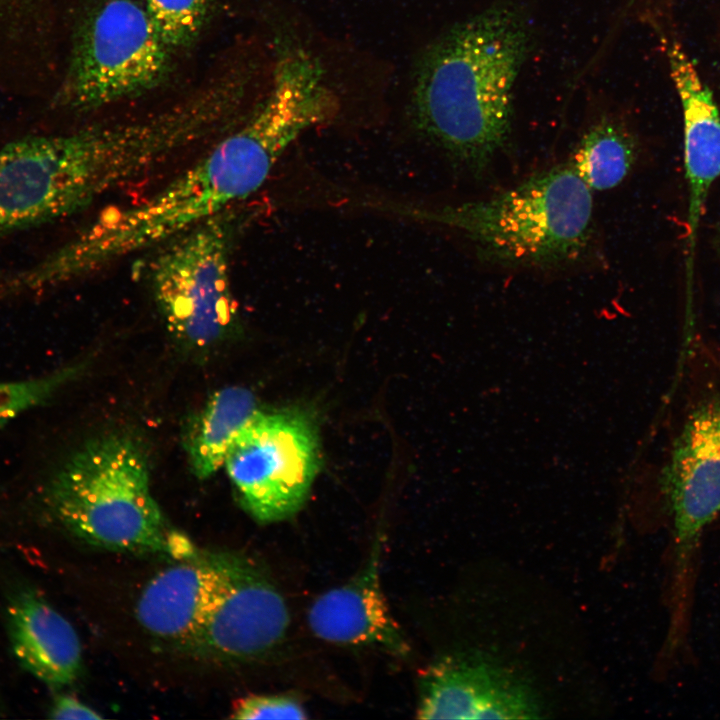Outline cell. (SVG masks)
<instances>
[{
	"label": "cell",
	"mask_w": 720,
	"mask_h": 720,
	"mask_svg": "<svg viewBox=\"0 0 720 720\" xmlns=\"http://www.w3.org/2000/svg\"><path fill=\"white\" fill-rule=\"evenodd\" d=\"M324 120L323 102L308 83L275 76L264 100L198 162L145 200L104 210L55 250L56 270L75 280L228 210L255 193L285 150Z\"/></svg>",
	"instance_id": "obj_1"
},
{
	"label": "cell",
	"mask_w": 720,
	"mask_h": 720,
	"mask_svg": "<svg viewBox=\"0 0 720 720\" xmlns=\"http://www.w3.org/2000/svg\"><path fill=\"white\" fill-rule=\"evenodd\" d=\"M531 35L519 8L496 3L442 33L419 61L415 125L470 171L484 170L509 138L513 92Z\"/></svg>",
	"instance_id": "obj_2"
},
{
	"label": "cell",
	"mask_w": 720,
	"mask_h": 720,
	"mask_svg": "<svg viewBox=\"0 0 720 720\" xmlns=\"http://www.w3.org/2000/svg\"><path fill=\"white\" fill-rule=\"evenodd\" d=\"M183 116L167 107L143 118L0 149V237L69 216L144 175L189 143Z\"/></svg>",
	"instance_id": "obj_3"
},
{
	"label": "cell",
	"mask_w": 720,
	"mask_h": 720,
	"mask_svg": "<svg viewBox=\"0 0 720 720\" xmlns=\"http://www.w3.org/2000/svg\"><path fill=\"white\" fill-rule=\"evenodd\" d=\"M367 206L454 229L486 259L516 267L577 262L588 251L594 232L591 189L570 163L485 200L439 206L374 200Z\"/></svg>",
	"instance_id": "obj_4"
},
{
	"label": "cell",
	"mask_w": 720,
	"mask_h": 720,
	"mask_svg": "<svg viewBox=\"0 0 720 720\" xmlns=\"http://www.w3.org/2000/svg\"><path fill=\"white\" fill-rule=\"evenodd\" d=\"M146 457L128 436L93 439L45 488L50 514L80 540L110 551L173 552L174 537L152 496Z\"/></svg>",
	"instance_id": "obj_5"
},
{
	"label": "cell",
	"mask_w": 720,
	"mask_h": 720,
	"mask_svg": "<svg viewBox=\"0 0 720 720\" xmlns=\"http://www.w3.org/2000/svg\"><path fill=\"white\" fill-rule=\"evenodd\" d=\"M689 388L657 483L673 523V611L690 610L704 528L720 514V374Z\"/></svg>",
	"instance_id": "obj_6"
},
{
	"label": "cell",
	"mask_w": 720,
	"mask_h": 720,
	"mask_svg": "<svg viewBox=\"0 0 720 720\" xmlns=\"http://www.w3.org/2000/svg\"><path fill=\"white\" fill-rule=\"evenodd\" d=\"M175 54L138 0H93L76 26L62 101L78 111L148 93L169 77Z\"/></svg>",
	"instance_id": "obj_7"
},
{
	"label": "cell",
	"mask_w": 720,
	"mask_h": 720,
	"mask_svg": "<svg viewBox=\"0 0 720 720\" xmlns=\"http://www.w3.org/2000/svg\"><path fill=\"white\" fill-rule=\"evenodd\" d=\"M228 210L159 245L149 266L153 298L169 332L192 349H209L232 335L238 321Z\"/></svg>",
	"instance_id": "obj_8"
},
{
	"label": "cell",
	"mask_w": 720,
	"mask_h": 720,
	"mask_svg": "<svg viewBox=\"0 0 720 720\" xmlns=\"http://www.w3.org/2000/svg\"><path fill=\"white\" fill-rule=\"evenodd\" d=\"M317 461L315 433L304 417L259 412L233 442L224 466L243 507L266 524L300 509Z\"/></svg>",
	"instance_id": "obj_9"
},
{
	"label": "cell",
	"mask_w": 720,
	"mask_h": 720,
	"mask_svg": "<svg viewBox=\"0 0 720 720\" xmlns=\"http://www.w3.org/2000/svg\"><path fill=\"white\" fill-rule=\"evenodd\" d=\"M289 623L288 606L270 577L248 558L221 552L219 584L186 645L217 659H256L282 642Z\"/></svg>",
	"instance_id": "obj_10"
},
{
	"label": "cell",
	"mask_w": 720,
	"mask_h": 720,
	"mask_svg": "<svg viewBox=\"0 0 720 720\" xmlns=\"http://www.w3.org/2000/svg\"><path fill=\"white\" fill-rule=\"evenodd\" d=\"M417 718L535 719L543 705L519 671L482 652L450 655L420 679Z\"/></svg>",
	"instance_id": "obj_11"
},
{
	"label": "cell",
	"mask_w": 720,
	"mask_h": 720,
	"mask_svg": "<svg viewBox=\"0 0 720 720\" xmlns=\"http://www.w3.org/2000/svg\"><path fill=\"white\" fill-rule=\"evenodd\" d=\"M669 72L681 101L688 183L686 275L692 289L697 234L710 188L720 176V113L694 63L675 40L665 45Z\"/></svg>",
	"instance_id": "obj_12"
},
{
	"label": "cell",
	"mask_w": 720,
	"mask_h": 720,
	"mask_svg": "<svg viewBox=\"0 0 720 720\" xmlns=\"http://www.w3.org/2000/svg\"><path fill=\"white\" fill-rule=\"evenodd\" d=\"M377 539L369 560L345 585L319 595L307 620L320 639L345 645H368L406 656L408 643L393 618L380 585V549Z\"/></svg>",
	"instance_id": "obj_13"
},
{
	"label": "cell",
	"mask_w": 720,
	"mask_h": 720,
	"mask_svg": "<svg viewBox=\"0 0 720 720\" xmlns=\"http://www.w3.org/2000/svg\"><path fill=\"white\" fill-rule=\"evenodd\" d=\"M221 577V552L188 556L153 577L137 603L151 634L187 644L202 624Z\"/></svg>",
	"instance_id": "obj_14"
},
{
	"label": "cell",
	"mask_w": 720,
	"mask_h": 720,
	"mask_svg": "<svg viewBox=\"0 0 720 720\" xmlns=\"http://www.w3.org/2000/svg\"><path fill=\"white\" fill-rule=\"evenodd\" d=\"M12 649L20 664L51 687L74 682L82 667V649L73 626L45 599L21 591L8 606Z\"/></svg>",
	"instance_id": "obj_15"
},
{
	"label": "cell",
	"mask_w": 720,
	"mask_h": 720,
	"mask_svg": "<svg viewBox=\"0 0 720 720\" xmlns=\"http://www.w3.org/2000/svg\"><path fill=\"white\" fill-rule=\"evenodd\" d=\"M259 412L257 400L246 388L229 386L215 392L186 438L193 473L205 479L223 467L233 442Z\"/></svg>",
	"instance_id": "obj_16"
},
{
	"label": "cell",
	"mask_w": 720,
	"mask_h": 720,
	"mask_svg": "<svg viewBox=\"0 0 720 720\" xmlns=\"http://www.w3.org/2000/svg\"><path fill=\"white\" fill-rule=\"evenodd\" d=\"M637 151L628 128L615 118L604 117L586 130L570 165L591 190H609L629 174Z\"/></svg>",
	"instance_id": "obj_17"
},
{
	"label": "cell",
	"mask_w": 720,
	"mask_h": 720,
	"mask_svg": "<svg viewBox=\"0 0 720 720\" xmlns=\"http://www.w3.org/2000/svg\"><path fill=\"white\" fill-rule=\"evenodd\" d=\"M158 35L176 54L190 48L216 12L219 0H143Z\"/></svg>",
	"instance_id": "obj_18"
},
{
	"label": "cell",
	"mask_w": 720,
	"mask_h": 720,
	"mask_svg": "<svg viewBox=\"0 0 720 720\" xmlns=\"http://www.w3.org/2000/svg\"><path fill=\"white\" fill-rule=\"evenodd\" d=\"M81 365L21 381L0 382V427L49 400L80 372Z\"/></svg>",
	"instance_id": "obj_19"
},
{
	"label": "cell",
	"mask_w": 720,
	"mask_h": 720,
	"mask_svg": "<svg viewBox=\"0 0 720 720\" xmlns=\"http://www.w3.org/2000/svg\"><path fill=\"white\" fill-rule=\"evenodd\" d=\"M235 719H306L300 701L288 695H254L235 704Z\"/></svg>",
	"instance_id": "obj_20"
},
{
	"label": "cell",
	"mask_w": 720,
	"mask_h": 720,
	"mask_svg": "<svg viewBox=\"0 0 720 720\" xmlns=\"http://www.w3.org/2000/svg\"><path fill=\"white\" fill-rule=\"evenodd\" d=\"M50 717L54 719L102 718L94 709L70 696H60L56 698L50 709Z\"/></svg>",
	"instance_id": "obj_21"
},
{
	"label": "cell",
	"mask_w": 720,
	"mask_h": 720,
	"mask_svg": "<svg viewBox=\"0 0 720 720\" xmlns=\"http://www.w3.org/2000/svg\"><path fill=\"white\" fill-rule=\"evenodd\" d=\"M633 2H634V0H630L629 4H632Z\"/></svg>",
	"instance_id": "obj_22"
}]
</instances>
